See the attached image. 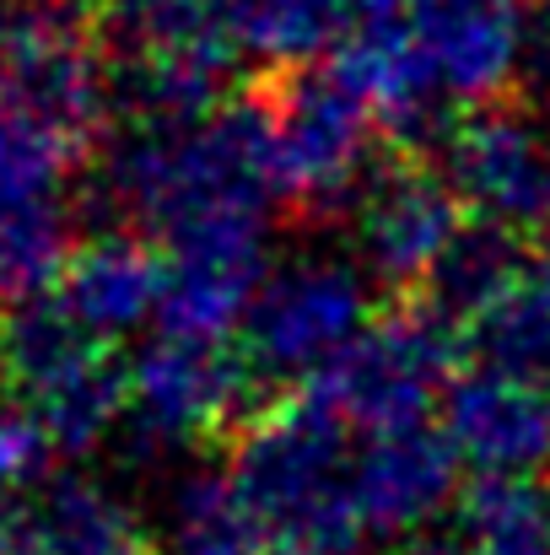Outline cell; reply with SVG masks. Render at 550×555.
<instances>
[{"instance_id": "14", "label": "cell", "mask_w": 550, "mask_h": 555, "mask_svg": "<svg viewBox=\"0 0 550 555\" xmlns=\"http://www.w3.org/2000/svg\"><path fill=\"white\" fill-rule=\"evenodd\" d=\"M163 292L168 254H157L141 232L87 237L54 281V302L103 346H119L141 335L152 319H163Z\"/></svg>"}, {"instance_id": "4", "label": "cell", "mask_w": 550, "mask_h": 555, "mask_svg": "<svg viewBox=\"0 0 550 555\" xmlns=\"http://www.w3.org/2000/svg\"><path fill=\"white\" fill-rule=\"evenodd\" d=\"M0 393H11L54 453L87 459L125 426V367L60 302L33 297L0 313Z\"/></svg>"}, {"instance_id": "27", "label": "cell", "mask_w": 550, "mask_h": 555, "mask_svg": "<svg viewBox=\"0 0 550 555\" xmlns=\"http://www.w3.org/2000/svg\"><path fill=\"white\" fill-rule=\"evenodd\" d=\"M529 281H535V292L550 302V232H540V248H535V259H529Z\"/></svg>"}, {"instance_id": "1", "label": "cell", "mask_w": 550, "mask_h": 555, "mask_svg": "<svg viewBox=\"0 0 550 555\" xmlns=\"http://www.w3.org/2000/svg\"><path fill=\"white\" fill-rule=\"evenodd\" d=\"M535 0H362L335 70L399 141L448 135L524 70Z\"/></svg>"}, {"instance_id": "7", "label": "cell", "mask_w": 550, "mask_h": 555, "mask_svg": "<svg viewBox=\"0 0 550 555\" xmlns=\"http://www.w3.org/2000/svg\"><path fill=\"white\" fill-rule=\"evenodd\" d=\"M459 383V324L437 308H405L372 319L362 340L314 383V393L346 415L362 437L426 426Z\"/></svg>"}, {"instance_id": "8", "label": "cell", "mask_w": 550, "mask_h": 555, "mask_svg": "<svg viewBox=\"0 0 550 555\" xmlns=\"http://www.w3.org/2000/svg\"><path fill=\"white\" fill-rule=\"evenodd\" d=\"M265 114L281 199L303 210H351L362 199V189L372 184L378 114L341 70H292Z\"/></svg>"}, {"instance_id": "10", "label": "cell", "mask_w": 550, "mask_h": 555, "mask_svg": "<svg viewBox=\"0 0 550 555\" xmlns=\"http://www.w3.org/2000/svg\"><path fill=\"white\" fill-rule=\"evenodd\" d=\"M443 179L481 227L550 232V114L491 103L443 135Z\"/></svg>"}, {"instance_id": "16", "label": "cell", "mask_w": 550, "mask_h": 555, "mask_svg": "<svg viewBox=\"0 0 550 555\" xmlns=\"http://www.w3.org/2000/svg\"><path fill=\"white\" fill-rule=\"evenodd\" d=\"M11 555H146V524L119 486L65 469L16 496Z\"/></svg>"}, {"instance_id": "6", "label": "cell", "mask_w": 550, "mask_h": 555, "mask_svg": "<svg viewBox=\"0 0 550 555\" xmlns=\"http://www.w3.org/2000/svg\"><path fill=\"white\" fill-rule=\"evenodd\" d=\"M372 286L362 259L341 248H297L276 259L243 324L254 377L319 383L372 330Z\"/></svg>"}, {"instance_id": "20", "label": "cell", "mask_w": 550, "mask_h": 555, "mask_svg": "<svg viewBox=\"0 0 550 555\" xmlns=\"http://www.w3.org/2000/svg\"><path fill=\"white\" fill-rule=\"evenodd\" d=\"M459 555H550V475H486L453 507Z\"/></svg>"}, {"instance_id": "2", "label": "cell", "mask_w": 550, "mask_h": 555, "mask_svg": "<svg viewBox=\"0 0 550 555\" xmlns=\"http://www.w3.org/2000/svg\"><path fill=\"white\" fill-rule=\"evenodd\" d=\"M103 189L163 248L216 232H270V210L281 205L270 114L216 103L194 119H130L103 157Z\"/></svg>"}, {"instance_id": "26", "label": "cell", "mask_w": 550, "mask_h": 555, "mask_svg": "<svg viewBox=\"0 0 550 555\" xmlns=\"http://www.w3.org/2000/svg\"><path fill=\"white\" fill-rule=\"evenodd\" d=\"M519 81L535 98V108L550 114V0H535V11H529V38H524V70H519Z\"/></svg>"}, {"instance_id": "24", "label": "cell", "mask_w": 550, "mask_h": 555, "mask_svg": "<svg viewBox=\"0 0 550 555\" xmlns=\"http://www.w3.org/2000/svg\"><path fill=\"white\" fill-rule=\"evenodd\" d=\"M81 157L65 152L60 141L27 130L0 108V205H33V199H60Z\"/></svg>"}, {"instance_id": "13", "label": "cell", "mask_w": 550, "mask_h": 555, "mask_svg": "<svg viewBox=\"0 0 550 555\" xmlns=\"http://www.w3.org/2000/svg\"><path fill=\"white\" fill-rule=\"evenodd\" d=\"M448 507H459V453L432 426L362 437L357 453V518L367 540H421Z\"/></svg>"}, {"instance_id": "5", "label": "cell", "mask_w": 550, "mask_h": 555, "mask_svg": "<svg viewBox=\"0 0 550 555\" xmlns=\"http://www.w3.org/2000/svg\"><path fill=\"white\" fill-rule=\"evenodd\" d=\"M108 103L103 33L81 0H0V108L11 119L81 157Z\"/></svg>"}, {"instance_id": "17", "label": "cell", "mask_w": 550, "mask_h": 555, "mask_svg": "<svg viewBox=\"0 0 550 555\" xmlns=\"http://www.w3.org/2000/svg\"><path fill=\"white\" fill-rule=\"evenodd\" d=\"M103 38H114L130 65H210L232 60L227 0H81Z\"/></svg>"}, {"instance_id": "12", "label": "cell", "mask_w": 550, "mask_h": 555, "mask_svg": "<svg viewBox=\"0 0 550 555\" xmlns=\"http://www.w3.org/2000/svg\"><path fill=\"white\" fill-rule=\"evenodd\" d=\"M443 437L481 480L550 475V383L502 367H470L443 399Z\"/></svg>"}, {"instance_id": "3", "label": "cell", "mask_w": 550, "mask_h": 555, "mask_svg": "<svg viewBox=\"0 0 550 555\" xmlns=\"http://www.w3.org/2000/svg\"><path fill=\"white\" fill-rule=\"evenodd\" d=\"M357 426L319 393L281 399L254 415L232 448V475L281 555H351L362 545L357 518Z\"/></svg>"}, {"instance_id": "19", "label": "cell", "mask_w": 550, "mask_h": 555, "mask_svg": "<svg viewBox=\"0 0 550 555\" xmlns=\"http://www.w3.org/2000/svg\"><path fill=\"white\" fill-rule=\"evenodd\" d=\"M362 16V0H227L232 54L276 70H308L324 49L341 54Z\"/></svg>"}, {"instance_id": "21", "label": "cell", "mask_w": 550, "mask_h": 555, "mask_svg": "<svg viewBox=\"0 0 550 555\" xmlns=\"http://www.w3.org/2000/svg\"><path fill=\"white\" fill-rule=\"evenodd\" d=\"M529 281V259L519 248L513 232L502 227H464L459 243L448 248V259L437 264L432 275V308L459 324V330H475L486 313H497L519 286Z\"/></svg>"}, {"instance_id": "23", "label": "cell", "mask_w": 550, "mask_h": 555, "mask_svg": "<svg viewBox=\"0 0 550 555\" xmlns=\"http://www.w3.org/2000/svg\"><path fill=\"white\" fill-rule=\"evenodd\" d=\"M470 340L481 351V367L550 383V302L535 292V281H524L497 313H486L470 330Z\"/></svg>"}, {"instance_id": "11", "label": "cell", "mask_w": 550, "mask_h": 555, "mask_svg": "<svg viewBox=\"0 0 550 555\" xmlns=\"http://www.w3.org/2000/svg\"><path fill=\"white\" fill-rule=\"evenodd\" d=\"M459 232L464 205L426 163H394L372 173L362 199L351 205V254L383 286H432Z\"/></svg>"}, {"instance_id": "22", "label": "cell", "mask_w": 550, "mask_h": 555, "mask_svg": "<svg viewBox=\"0 0 550 555\" xmlns=\"http://www.w3.org/2000/svg\"><path fill=\"white\" fill-rule=\"evenodd\" d=\"M76 243H71V210L65 199H33V205H0V313L49 297L65 275Z\"/></svg>"}, {"instance_id": "9", "label": "cell", "mask_w": 550, "mask_h": 555, "mask_svg": "<svg viewBox=\"0 0 550 555\" xmlns=\"http://www.w3.org/2000/svg\"><path fill=\"white\" fill-rule=\"evenodd\" d=\"M254 388L248 357L216 340L157 335L125 367V448L136 459H174L227 431Z\"/></svg>"}, {"instance_id": "15", "label": "cell", "mask_w": 550, "mask_h": 555, "mask_svg": "<svg viewBox=\"0 0 550 555\" xmlns=\"http://www.w3.org/2000/svg\"><path fill=\"white\" fill-rule=\"evenodd\" d=\"M270 275L265 232H216L168 248V292H163V335L216 340L248 324V308Z\"/></svg>"}, {"instance_id": "18", "label": "cell", "mask_w": 550, "mask_h": 555, "mask_svg": "<svg viewBox=\"0 0 550 555\" xmlns=\"http://www.w3.org/2000/svg\"><path fill=\"white\" fill-rule=\"evenodd\" d=\"M168 555H265L270 540L232 469L189 464L168 480L157 513Z\"/></svg>"}, {"instance_id": "25", "label": "cell", "mask_w": 550, "mask_h": 555, "mask_svg": "<svg viewBox=\"0 0 550 555\" xmlns=\"http://www.w3.org/2000/svg\"><path fill=\"white\" fill-rule=\"evenodd\" d=\"M49 437L38 431V421L0 393V491H33L38 480H49Z\"/></svg>"}, {"instance_id": "28", "label": "cell", "mask_w": 550, "mask_h": 555, "mask_svg": "<svg viewBox=\"0 0 550 555\" xmlns=\"http://www.w3.org/2000/svg\"><path fill=\"white\" fill-rule=\"evenodd\" d=\"M415 555H459V551H415Z\"/></svg>"}]
</instances>
